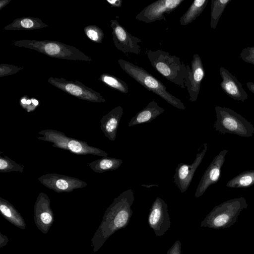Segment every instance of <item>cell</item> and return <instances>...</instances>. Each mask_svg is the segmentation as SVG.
Wrapping results in <instances>:
<instances>
[{"label":"cell","mask_w":254,"mask_h":254,"mask_svg":"<svg viewBox=\"0 0 254 254\" xmlns=\"http://www.w3.org/2000/svg\"><path fill=\"white\" fill-rule=\"evenodd\" d=\"M254 185V170L245 171L230 180L226 187L230 188H247Z\"/></svg>","instance_id":"21"},{"label":"cell","mask_w":254,"mask_h":254,"mask_svg":"<svg viewBox=\"0 0 254 254\" xmlns=\"http://www.w3.org/2000/svg\"><path fill=\"white\" fill-rule=\"evenodd\" d=\"M229 219V215L226 213L220 214L213 220V224L216 227H220L225 224Z\"/></svg>","instance_id":"29"},{"label":"cell","mask_w":254,"mask_h":254,"mask_svg":"<svg viewBox=\"0 0 254 254\" xmlns=\"http://www.w3.org/2000/svg\"><path fill=\"white\" fill-rule=\"evenodd\" d=\"M134 200V191L131 189L123 191L114 199L105 215V238L107 239L116 231L127 226L133 213L131 207Z\"/></svg>","instance_id":"2"},{"label":"cell","mask_w":254,"mask_h":254,"mask_svg":"<svg viewBox=\"0 0 254 254\" xmlns=\"http://www.w3.org/2000/svg\"><path fill=\"white\" fill-rule=\"evenodd\" d=\"M112 29L113 41L116 48L127 55L128 54L139 55L141 47L138 43L141 40L130 34L116 20L110 21Z\"/></svg>","instance_id":"10"},{"label":"cell","mask_w":254,"mask_h":254,"mask_svg":"<svg viewBox=\"0 0 254 254\" xmlns=\"http://www.w3.org/2000/svg\"><path fill=\"white\" fill-rule=\"evenodd\" d=\"M38 180L43 186L57 192H68L87 186L84 181L78 178L56 173L41 176Z\"/></svg>","instance_id":"11"},{"label":"cell","mask_w":254,"mask_h":254,"mask_svg":"<svg viewBox=\"0 0 254 254\" xmlns=\"http://www.w3.org/2000/svg\"><path fill=\"white\" fill-rule=\"evenodd\" d=\"M48 27L41 19L37 17L25 16L14 19L12 23L7 25L4 30H31Z\"/></svg>","instance_id":"18"},{"label":"cell","mask_w":254,"mask_h":254,"mask_svg":"<svg viewBox=\"0 0 254 254\" xmlns=\"http://www.w3.org/2000/svg\"><path fill=\"white\" fill-rule=\"evenodd\" d=\"M148 224L156 236L164 235L171 227L168 206L162 198L157 197L150 209Z\"/></svg>","instance_id":"9"},{"label":"cell","mask_w":254,"mask_h":254,"mask_svg":"<svg viewBox=\"0 0 254 254\" xmlns=\"http://www.w3.org/2000/svg\"><path fill=\"white\" fill-rule=\"evenodd\" d=\"M11 44L34 50L52 58L86 62L93 61L76 48L57 41L24 39L13 41Z\"/></svg>","instance_id":"4"},{"label":"cell","mask_w":254,"mask_h":254,"mask_svg":"<svg viewBox=\"0 0 254 254\" xmlns=\"http://www.w3.org/2000/svg\"><path fill=\"white\" fill-rule=\"evenodd\" d=\"M240 57L244 62L254 65V46L243 49Z\"/></svg>","instance_id":"28"},{"label":"cell","mask_w":254,"mask_h":254,"mask_svg":"<svg viewBox=\"0 0 254 254\" xmlns=\"http://www.w3.org/2000/svg\"><path fill=\"white\" fill-rule=\"evenodd\" d=\"M216 120L213 127L222 134H234L241 137H250L254 134L253 125L231 109L216 106Z\"/></svg>","instance_id":"5"},{"label":"cell","mask_w":254,"mask_h":254,"mask_svg":"<svg viewBox=\"0 0 254 254\" xmlns=\"http://www.w3.org/2000/svg\"><path fill=\"white\" fill-rule=\"evenodd\" d=\"M83 30L90 40L99 44L102 42L104 34L100 27L95 25H91L85 27Z\"/></svg>","instance_id":"25"},{"label":"cell","mask_w":254,"mask_h":254,"mask_svg":"<svg viewBox=\"0 0 254 254\" xmlns=\"http://www.w3.org/2000/svg\"><path fill=\"white\" fill-rule=\"evenodd\" d=\"M219 70L222 78L220 86L223 91L234 100L242 102L246 100L248 94L235 76L224 67H221Z\"/></svg>","instance_id":"15"},{"label":"cell","mask_w":254,"mask_h":254,"mask_svg":"<svg viewBox=\"0 0 254 254\" xmlns=\"http://www.w3.org/2000/svg\"><path fill=\"white\" fill-rule=\"evenodd\" d=\"M48 82L63 91L79 99L96 103L105 102L100 93L78 80L68 81L63 78L50 77Z\"/></svg>","instance_id":"7"},{"label":"cell","mask_w":254,"mask_h":254,"mask_svg":"<svg viewBox=\"0 0 254 254\" xmlns=\"http://www.w3.org/2000/svg\"><path fill=\"white\" fill-rule=\"evenodd\" d=\"M24 166L17 163L7 156H0V172L9 173L13 171L23 173Z\"/></svg>","instance_id":"24"},{"label":"cell","mask_w":254,"mask_h":254,"mask_svg":"<svg viewBox=\"0 0 254 254\" xmlns=\"http://www.w3.org/2000/svg\"><path fill=\"white\" fill-rule=\"evenodd\" d=\"M20 104L23 109L29 112L36 108L39 105V102L35 99L29 98L27 96H24L20 99Z\"/></svg>","instance_id":"27"},{"label":"cell","mask_w":254,"mask_h":254,"mask_svg":"<svg viewBox=\"0 0 254 254\" xmlns=\"http://www.w3.org/2000/svg\"><path fill=\"white\" fill-rule=\"evenodd\" d=\"M228 152L226 149L221 150L212 160L199 181L194 194L195 197L201 196L209 187L219 181Z\"/></svg>","instance_id":"13"},{"label":"cell","mask_w":254,"mask_h":254,"mask_svg":"<svg viewBox=\"0 0 254 254\" xmlns=\"http://www.w3.org/2000/svg\"><path fill=\"white\" fill-rule=\"evenodd\" d=\"M146 54L152 67L164 78L181 88H186L189 65L180 58L161 50H147Z\"/></svg>","instance_id":"1"},{"label":"cell","mask_w":254,"mask_h":254,"mask_svg":"<svg viewBox=\"0 0 254 254\" xmlns=\"http://www.w3.org/2000/svg\"><path fill=\"white\" fill-rule=\"evenodd\" d=\"M164 111L165 109L160 107L157 102L152 101L131 119L128 126L131 127L150 122L161 115Z\"/></svg>","instance_id":"17"},{"label":"cell","mask_w":254,"mask_h":254,"mask_svg":"<svg viewBox=\"0 0 254 254\" xmlns=\"http://www.w3.org/2000/svg\"><path fill=\"white\" fill-rule=\"evenodd\" d=\"M184 0H158L145 7L135 19L146 23L157 20H166L165 14H170L176 9Z\"/></svg>","instance_id":"8"},{"label":"cell","mask_w":254,"mask_h":254,"mask_svg":"<svg viewBox=\"0 0 254 254\" xmlns=\"http://www.w3.org/2000/svg\"><path fill=\"white\" fill-rule=\"evenodd\" d=\"M182 244L179 240H176L168 250L166 254H181Z\"/></svg>","instance_id":"30"},{"label":"cell","mask_w":254,"mask_h":254,"mask_svg":"<svg viewBox=\"0 0 254 254\" xmlns=\"http://www.w3.org/2000/svg\"><path fill=\"white\" fill-rule=\"evenodd\" d=\"M207 150V144L205 143L204 144L203 150L196 154L195 159L191 164L180 163L178 165L173 179L174 183L181 192L183 193L189 189L194 173L201 163Z\"/></svg>","instance_id":"12"},{"label":"cell","mask_w":254,"mask_h":254,"mask_svg":"<svg viewBox=\"0 0 254 254\" xmlns=\"http://www.w3.org/2000/svg\"><path fill=\"white\" fill-rule=\"evenodd\" d=\"M232 0H211L210 27L215 29L226 7Z\"/></svg>","instance_id":"22"},{"label":"cell","mask_w":254,"mask_h":254,"mask_svg":"<svg viewBox=\"0 0 254 254\" xmlns=\"http://www.w3.org/2000/svg\"><path fill=\"white\" fill-rule=\"evenodd\" d=\"M107 1L112 6L120 8L122 5V0H107Z\"/></svg>","instance_id":"32"},{"label":"cell","mask_w":254,"mask_h":254,"mask_svg":"<svg viewBox=\"0 0 254 254\" xmlns=\"http://www.w3.org/2000/svg\"><path fill=\"white\" fill-rule=\"evenodd\" d=\"M204 75V69L200 57L197 54H193L186 82V87L190 101H196Z\"/></svg>","instance_id":"14"},{"label":"cell","mask_w":254,"mask_h":254,"mask_svg":"<svg viewBox=\"0 0 254 254\" xmlns=\"http://www.w3.org/2000/svg\"><path fill=\"white\" fill-rule=\"evenodd\" d=\"M11 0H0V10H1L3 7L6 5Z\"/></svg>","instance_id":"34"},{"label":"cell","mask_w":254,"mask_h":254,"mask_svg":"<svg viewBox=\"0 0 254 254\" xmlns=\"http://www.w3.org/2000/svg\"><path fill=\"white\" fill-rule=\"evenodd\" d=\"M38 134L42 136L38 137V139L52 143L53 147L66 150L76 154L108 156L107 153L101 149L90 146L84 141L67 136L64 133L57 130L46 129L40 131Z\"/></svg>","instance_id":"6"},{"label":"cell","mask_w":254,"mask_h":254,"mask_svg":"<svg viewBox=\"0 0 254 254\" xmlns=\"http://www.w3.org/2000/svg\"><path fill=\"white\" fill-rule=\"evenodd\" d=\"M123 163L122 159L113 157H104L88 163L92 171L98 173L118 169Z\"/></svg>","instance_id":"19"},{"label":"cell","mask_w":254,"mask_h":254,"mask_svg":"<svg viewBox=\"0 0 254 254\" xmlns=\"http://www.w3.org/2000/svg\"><path fill=\"white\" fill-rule=\"evenodd\" d=\"M40 219L45 224H49L52 220V217L50 213L47 211H44L40 214Z\"/></svg>","instance_id":"31"},{"label":"cell","mask_w":254,"mask_h":254,"mask_svg":"<svg viewBox=\"0 0 254 254\" xmlns=\"http://www.w3.org/2000/svg\"><path fill=\"white\" fill-rule=\"evenodd\" d=\"M246 85L249 90L254 94V82L251 81L248 82L246 83Z\"/></svg>","instance_id":"33"},{"label":"cell","mask_w":254,"mask_h":254,"mask_svg":"<svg viewBox=\"0 0 254 254\" xmlns=\"http://www.w3.org/2000/svg\"><path fill=\"white\" fill-rule=\"evenodd\" d=\"M24 68L23 66H18L13 64H0V77L15 74Z\"/></svg>","instance_id":"26"},{"label":"cell","mask_w":254,"mask_h":254,"mask_svg":"<svg viewBox=\"0 0 254 254\" xmlns=\"http://www.w3.org/2000/svg\"><path fill=\"white\" fill-rule=\"evenodd\" d=\"M118 62L121 68L126 73L147 90L159 96L167 103L178 109H186L181 100L167 91L162 82L144 68L123 59H119Z\"/></svg>","instance_id":"3"},{"label":"cell","mask_w":254,"mask_h":254,"mask_svg":"<svg viewBox=\"0 0 254 254\" xmlns=\"http://www.w3.org/2000/svg\"><path fill=\"white\" fill-rule=\"evenodd\" d=\"M123 113V108L119 106L103 116L100 120V128L105 136L111 141L116 139Z\"/></svg>","instance_id":"16"},{"label":"cell","mask_w":254,"mask_h":254,"mask_svg":"<svg viewBox=\"0 0 254 254\" xmlns=\"http://www.w3.org/2000/svg\"><path fill=\"white\" fill-rule=\"evenodd\" d=\"M99 80L123 93H128L129 88L127 84L119 78L108 73L102 74L99 78Z\"/></svg>","instance_id":"23"},{"label":"cell","mask_w":254,"mask_h":254,"mask_svg":"<svg viewBox=\"0 0 254 254\" xmlns=\"http://www.w3.org/2000/svg\"><path fill=\"white\" fill-rule=\"evenodd\" d=\"M208 0H195L180 19L181 25L185 26L194 21L202 12Z\"/></svg>","instance_id":"20"}]
</instances>
